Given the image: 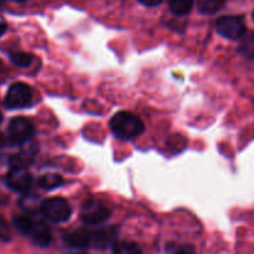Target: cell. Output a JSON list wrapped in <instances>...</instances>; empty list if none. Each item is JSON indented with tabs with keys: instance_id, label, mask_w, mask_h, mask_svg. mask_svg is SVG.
Returning <instances> with one entry per match:
<instances>
[{
	"instance_id": "5b68a950",
	"label": "cell",
	"mask_w": 254,
	"mask_h": 254,
	"mask_svg": "<svg viewBox=\"0 0 254 254\" xmlns=\"http://www.w3.org/2000/svg\"><path fill=\"white\" fill-rule=\"evenodd\" d=\"M216 30L226 39L238 40L245 36L247 27L243 17L230 15V16H221L216 21Z\"/></svg>"
},
{
	"instance_id": "7c38bea8",
	"label": "cell",
	"mask_w": 254,
	"mask_h": 254,
	"mask_svg": "<svg viewBox=\"0 0 254 254\" xmlns=\"http://www.w3.org/2000/svg\"><path fill=\"white\" fill-rule=\"evenodd\" d=\"M35 222L36 221L32 220L31 217L26 215H20V216H15L14 220H12V223H14L15 228L19 231L20 233L25 236H30L32 232V228H34Z\"/></svg>"
},
{
	"instance_id": "8fae6325",
	"label": "cell",
	"mask_w": 254,
	"mask_h": 254,
	"mask_svg": "<svg viewBox=\"0 0 254 254\" xmlns=\"http://www.w3.org/2000/svg\"><path fill=\"white\" fill-rule=\"evenodd\" d=\"M113 254H143L140 246L130 241H117L113 245Z\"/></svg>"
},
{
	"instance_id": "8992f818",
	"label": "cell",
	"mask_w": 254,
	"mask_h": 254,
	"mask_svg": "<svg viewBox=\"0 0 254 254\" xmlns=\"http://www.w3.org/2000/svg\"><path fill=\"white\" fill-rule=\"evenodd\" d=\"M109 216V208L96 200L87 201L81 211V218L86 225H99L108 220Z\"/></svg>"
},
{
	"instance_id": "5bb4252c",
	"label": "cell",
	"mask_w": 254,
	"mask_h": 254,
	"mask_svg": "<svg viewBox=\"0 0 254 254\" xmlns=\"http://www.w3.org/2000/svg\"><path fill=\"white\" fill-rule=\"evenodd\" d=\"M62 183H64L62 176L57 175V174H47V175L40 178L39 186L44 190H52V189L59 188Z\"/></svg>"
},
{
	"instance_id": "7402d4cb",
	"label": "cell",
	"mask_w": 254,
	"mask_h": 254,
	"mask_svg": "<svg viewBox=\"0 0 254 254\" xmlns=\"http://www.w3.org/2000/svg\"><path fill=\"white\" fill-rule=\"evenodd\" d=\"M5 31H6V24L2 21H0V36H1Z\"/></svg>"
},
{
	"instance_id": "484cf974",
	"label": "cell",
	"mask_w": 254,
	"mask_h": 254,
	"mask_svg": "<svg viewBox=\"0 0 254 254\" xmlns=\"http://www.w3.org/2000/svg\"><path fill=\"white\" fill-rule=\"evenodd\" d=\"M0 122H1V113H0Z\"/></svg>"
},
{
	"instance_id": "9c48e42d",
	"label": "cell",
	"mask_w": 254,
	"mask_h": 254,
	"mask_svg": "<svg viewBox=\"0 0 254 254\" xmlns=\"http://www.w3.org/2000/svg\"><path fill=\"white\" fill-rule=\"evenodd\" d=\"M116 236L117 230L114 227L92 231V247L103 250V248L108 247L116 240Z\"/></svg>"
},
{
	"instance_id": "277c9868",
	"label": "cell",
	"mask_w": 254,
	"mask_h": 254,
	"mask_svg": "<svg viewBox=\"0 0 254 254\" xmlns=\"http://www.w3.org/2000/svg\"><path fill=\"white\" fill-rule=\"evenodd\" d=\"M35 128L29 119L24 117H16L11 119L7 127V136L10 143L14 145H21L32 138Z\"/></svg>"
},
{
	"instance_id": "e0dca14e",
	"label": "cell",
	"mask_w": 254,
	"mask_h": 254,
	"mask_svg": "<svg viewBox=\"0 0 254 254\" xmlns=\"http://www.w3.org/2000/svg\"><path fill=\"white\" fill-rule=\"evenodd\" d=\"M240 51L247 59H254V32L243 40L240 46Z\"/></svg>"
},
{
	"instance_id": "4316f807",
	"label": "cell",
	"mask_w": 254,
	"mask_h": 254,
	"mask_svg": "<svg viewBox=\"0 0 254 254\" xmlns=\"http://www.w3.org/2000/svg\"><path fill=\"white\" fill-rule=\"evenodd\" d=\"M220 1H223V2H225V1H226V0H220Z\"/></svg>"
},
{
	"instance_id": "cb8c5ba5",
	"label": "cell",
	"mask_w": 254,
	"mask_h": 254,
	"mask_svg": "<svg viewBox=\"0 0 254 254\" xmlns=\"http://www.w3.org/2000/svg\"><path fill=\"white\" fill-rule=\"evenodd\" d=\"M11 1H15V2H24V1H27V0H11Z\"/></svg>"
},
{
	"instance_id": "3957f363",
	"label": "cell",
	"mask_w": 254,
	"mask_h": 254,
	"mask_svg": "<svg viewBox=\"0 0 254 254\" xmlns=\"http://www.w3.org/2000/svg\"><path fill=\"white\" fill-rule=\"evenodd\" d=\"M34 92L26 83L16 82L9 87L5 96V106L9 109H19L27 107L32 101Z\"/></svg>"
},
{
	"instance_id": "83f0119b",
	"label": "cell",
	"mask_w": 254,
	"mask_h": 254,
	"mask_svg": "<svg viewBox=\"0 0 254 254\" xmlns=\"http://www.w3.org/2000/svg\"><path fill=\"white\" fill-rule=\"evenodd\" d=\"M74 254H84V253H74Z\"/></svg>"
},
{
	"instance_id": "ffe728a7",
	"label": "cell",
	"mask_w": 254,
	"mask_h": 254,
	"mask_svg": "<svg viewBox=\"0 0 254 254\" xmlns=\"http://www.w3.org/2000/svg\"><path fill=\"white\" fill-rule=\"evenodd\" d=\"M174 254H196V251L192 246H180L176 248Z\"/></svg>"
},
{
	"instance_id": "30bf717a",
	"label": "cell",
	"mask_w": 254,
	"mask_h": 254,
	"mask_svg": "<svg viewBox=\"0 0 254 254\" xmlns=\"http://www.w3.org/2000/svg\"><path fill=\"white\" fill-rule=\"evenodd\" d=\"M32 242L35 245L40 246V247H47V246L51 243L52 236L51 231L47 227V225L42 221H36L35 222L34 228H32V232L30 235Z\"/></svg>"
},
{
	"instance_id": "ac0fdd59",
	"label": "cell",
	"mask_w": 254,
	"mask_h": 254,
	"mask_svg": "<svg viewBox=\"0 0 254 254\" xmlns=\"http://www.w3.org/2000/svg\"><path fill=\"white\" fill-rule=\"evenodd\" d=\"M186 140L181 135H173L168 141V148L173 153H180L181 150L185 149Z\"/></svg>"
},
{
	"instance_id": "d6986e66",
	"label": "cell",
	"mask_w": 254,
	"mask_h": 254,
	"mask_svg": "<svg viewBox=\"0 0 254 254\" xmlns=\"http://www.w3.org/2000/svg\"><path fill=\"white\" fill-rule=\"evenodd\" d=\"M11 240V230L4 217L0 216V241L1 242H9Z\"/></svg>"
},
{
	"instance_id": "2e32d148",
	"label": "cell",
	"mask_w": 254,
	"mask_h": 254,
	"mask_svg": "<svg viewBox=\"0 0 254 254\" xmlns=\"http://www.w3.org/2000/svg\"><path fill=\"white\" fill-rule=\"evenodd\" d=\"M223 1L220 0H198V9L203 14H212L222 7Z\"/></svg>"
},
{
	"instance_id": "ba28073f",
	"label": "cell",
	"mask_w": 254,
	"mask_h": 254,
	"mask_svg": "<svg viewBox=\"0 0 254 254\" xmlns=\"http://www.w3.org/2000/svg\"><path fill=\"white\" fill-rule=\"evenodd\" d=\"M64 243L72 248H87L92 247V231L77 230L74 232L67 233L64 237Z\"/></svg>"
},
{
	"instance_id": "52a82bcc",
	"label": "cell",
	"mask_w": 254,
	"mask_h": 254,
	"mask_svg": "<svg viewBox=\"0 0 254 254\" xmlns=\"http://www.w3.org/2000/svg\"><path fill=\"white\" fill-rule=\"evenodd\" d=\"M6 184L17 192H26L32 184V176L26 166H12L6 175Z\"/></svg>"
},
{
	"instance_id": "603a6c76",
	"label": "cell",
	"mask_w": 254,
	"mask_h": 254,
	"mask_svg": "<svg viewBox=\"0 0 254 254\" xmlns=\"http://www.w3.org/2000/svg\"><path fill=\"white\" fill-rule=\"evenodd\" d=\"M2 141H4V136H2V134L0 133V146L2 145Z\"/></svg>"
},
{
	"instance_id": "7a4b0ae2",
	"label": "cell",
	"mask_w": 254,
	"mask_h": 254,
	"mask_svg": "<svg viewBox=\"0 0 254 254\" xmlns=\"http://www.w3.org/2000/svg\"><path fill=\"white\" fill-rule=\"evenodd\" d=\"M41 212L47 220L61 223L69 220L72 215V208L64 198L54 197L42 202Z\"/></svg>"
},
{
	"instance_id": "f1b7e54d",
	"label": "cell",
	"mask_w": 254,
	"mask_h": 254,
	"mask_svg": "<svg viewBox=\"0 0 254 254\" xmlns=\"http://www.w3.org/2000/svg\"><path fill=\"white\" fill-rule=\"evenodd\" d=\"M253 19H254V11H253Z\"/></svg>"
},
{
	"instance_id": "6da1fadb",
	"label": "cell",
	"mask_w": 254,
	"mask_h": 254,
	"mask_svg": "<svg viewBox=\"0 0 254 254\" xmlns=\"http://www.w3.org/2000/svg\"><path fill=\"white\" fill-rule=\"evenodd\" d=\"M112 131L121 139H131L144 131V124L139 117L130 112H118L111 119Z\"/></svg>"
},
{
	"instance_id": "9a60e30c",
	"label": "cell",
	"mask_w": 254,
	"mask_h": 254,
	"mask_svg": "<svg viewBox=\"0 0 254 254\" xmlns=\"http://www.w3.org/2000/svg\"><path fill=\"white\" fill-rule=\"evenodd\" d=\"M10 60L17 67H29L34 61V56L27 52H12Z\"/></svg>"
},
{
	"instance_id": "d4e9b609",
	"label": "cell",
	"mask_w": 254,
	"mask_h": 254,
	"mask_svg": "<svg viewBox=\"0 0 254 254\" xmlns=\"http://www.w3.org/2000/svg\"><path fill=\"white\" fill-rule=\"evenodd\" d=\"M1 4H2V0H0V6H1Z\"/></svg>"
},
{
	"instance_id": "44dd1931",
	"label": "cell",
	"mask_w": 254,
	"mask_h": 254,
	"mask_svg": "<svg viewBox=\"0 0 254 254\" xmlns=\"http://www.w3.org/2000/svg\"><path fill=\"white\" fill-rule=\"evenodd\" d=\"M139 1L143 5H145V6H156V5L160 4L163 0H139Z\"/></svg>"
},
{
	"instance_id": "4fadbf2b",
	"label": "cell",
	"mask_w": 254,
	"mask_h": 254,
	"mask_svg": "<svg viewBox=\"0 0 254 254\" xmlns=\"http://www.w3.org/2000/svg\"><path fill=\"white\" fill-rule=\"evenodd\" d=\"M171 11L178 16H184L191 11L193 6V0H169Z\"/></svg>"
}]
</instances>
